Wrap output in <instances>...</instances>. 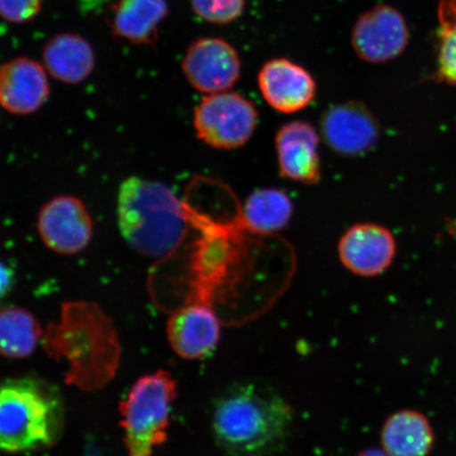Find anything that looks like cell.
<instances>
[{
    "label": "cell",
    "instance_id": "15",
    "mask_svg": "<svg viewBox=\"0 0 456 456\" xmlns=\"http://www.w3.org/2000/svg\"><path fill=\"white\" fill-rule=\"evenodd\" d=\"M50 95L45 68L19 57L0 67V106L15 116H30L42 110Z\"/></svg>",
    "mask_w": 456,
    "mask_h": 456
},
{
    "label": "cell",
    "instance_id": "16",
    "mask_svg": "<svg viewBox=\"0 0 456 456\" xmlns=\"http://www.w3.org/2000/svg\"><path fill=\"white\" fill-rule=\"evenodd\" d=\"M167 14V0H117L108 15V25L113 36L123 41L153 45Z\"/></svg>",
    "mask_w": 456,
    "mask_h": 456
},
{
    "label": "cell",
    "instance_id": "21",
    "mask_svg": "<svg viewBox=\"0 0 456 456\" xmlns=\"http://www.w3.org/2000/svg\"><path fill=\"white\" fill-rule=\"evenodd\" d=\"M437 79L456 85V0H441L438 4Z\"/></svg>",
    "mask_w": 456,
    "mask_h": 456
},
{
    "label": "cell",
    "instance_id": "19",
    "mask_svg": "<svg viewBox=\"0 0 456 456\" xmlns=\"http://www.w3.org/2000/svg\"><path fill=\"white\" fill-rule=\"evenodd\" d=\"M294 215V204L287 192L275 187L259 188L245 200L242 221L248 231L272 235L284 230Z\"/></svg>",
    "mask_w": 456,
    "mask_h": 456
},
{
    "label": "cell",
    "instance_id": "22",
    "mask_svg": "<svg viewBox=\"0 0 456 456\" xmlns=\"http://www.w3.org/2000/svg\"><path fill=\"white\" fill-rule=\"evenodd\" d=\"M193 12L215 25H227L243 13L245 0H191Z\"/></svg>",
    "mask_w": 456,
    "mask_h": 456
},
{
    "label": "cell",
    "instance_id": "8",
    "mask_svg": "<svg viewBox=\"0 0 456 456\" xmlns=\"http://www.w3.org/2000/svg\"><path fill=\"white\" fill-rule=\"evenodd\" d=\"M182 70L192 88L209 95L230 91L241 77L242 64L230 43L205 37L187 48Z\"/></svg>",
    "mask_w": 456,
    "mask_h": 456
},
{
    "label": "cell",
    "instance_id": "14",
    "mask_svg": "<svg viewBox=\"0 0 456 456\" xmlns=\"http://www.w3.org/2000/svg\"><path fill=\"white\" fill-rule=\"evenodd\" d=\"M258 87L267 105L284 114L305 110L317 94L312 74L288 59L266 61L258 73Z\"/></svg>",
    "mask_w": 456,
    "mask_h": 456
},
{
    "label": "cell",
    "instance_id": "18",
    "mask_svg": "<svg viewBox=\"0 0 456 456\" xmlns=\"http://www.w3.org/2000/svg\"><path fill=\"white\" fill-rule=\"evenodd\" d=\"M380 441L390 456H427L435 443V435L424 414L402 410L385 421Z\"/></svg>",
    "mask_w": 456,
    "mask_h": 456
},
{
    "label": "cell",
    "instance_id": "6",
    "mask_svg": "<svg viewBox=\"0 0 456 456\" xmlns=\"http://www.w3.org/2000/svg\"><path fill=\"white\" fill-rule=\"evenodd\" d=\"M258 121L253 102L231 91L205 96L193 111L198 138L218 151L238 150L248 144Z\"/></svg>",
    "mask_w": 456,
    "mask_h": 456
},
{
    "label": "cell",
    "instance_id": "7",
    "mask_svg": "<svg viewBox=\"0 0 456 456\" xmlns=\"http://www.w3.org/2000/svg\"><path fill=\"white\" fill-rule=\"evenodd\" d=\"M37 232L45 248L62 256L84 252L94 236V222L81 199L61 195L43 205Z\"/></svg>",
    "mask_w": 456,
    "mask_h": 456
},
{
    "label": "cell",
    "instance_id": "24",
    "mask_svg": "<svg viewBox=\"0 0 456 456\" xmlns=\"http://www.w3.org/2000/svg\"><path fill=\"white\" fill-rule=\"evenodd\" d=\"M15 283V275L12 269L0 261V299L12 290Z\"/></svg>",
    "mask_w": 456,
    "mask_h": 456
},
{
    "label": "cell",
    "instance_id": "23",
    "mask_svg": "<svg viewBox=\"0 0 456 456\" xmlns=\"http://www.w3.org/2000/svg\"><path fill=\"white\" fill-rule=\"evenodd\" d=\"M43 0H0V17L13 24H25L42 10Z\"/></svg>",
    "mask_w": 456,
    "mask_h": 456
},
{
    "label": "cell",
    "instance_id": "13",
    "mask_svg": "<svg viewBox=\"0 0 456 456\" xmlns=\"http://www.w3.org/2000/svg\"><path fill=\"white\" fill-rule=\"evenodd\" d=\"M167 333L176 355L186 361H200L213 354L219 344L221 326L212 306L197 301L171 314Z\"/></svg>",
    "mask_w": 456,
    "mask_h": 456
},
{
    "label": "cell",
    "instance_id": "20",
    "mask_svg": "<svg viewBox=\"0 0 456 456\" xmlns=\"http://www.w3.org/2000/svg\"><path fill=\"white\" fill-rule=\"evenodd\" d=\"M44 332L31 312L17 306L0 310V354L12 359L31 356Z\"/></svg>",
    "mask_w": 456,
    "mask_h": 456
},
{
    "label": "cell",
    "instance_id": "5",
    "mask_svg": "<svg viewBox=\"0 0 456 456\" xmlns=\"http://www.w3.org/2000/svg\"><path fill=\"white\" fill-rule=\"evenodd\" d=\"M178 384L168 370L142 376L119 404L124 443L129 456H152L168 438L171 407Z\"/></svg>",
    "mask_w": 456,
    "mask_h": 456
},
{
    "label": "cell",
    "instance_id": "1",
    "mask_svg": "<svg viewBox=\"0 0 456 456\" xmlns=\"http://www.w3.org/2000/svg\"><path fill=\"white\" fill-rule=\"evenodd\" d=\"M44 350L56 362H66L67 385L85 392L102 389L116 378L122 346L112 319L94 302L68 301L59 322L48 324Z\"/></svg>",
    "mask_w": 456,
    "mask_h": 456
},
{
    "label": "cell",
    "instance_id": "2",
    "mask_svg": "<svg viewBox=\"0 0 456 456\" xmlns=\"http://www.w3.org/2000/svg\"><path fill=\"white\" fill-rule=\"evenodd\" d=\"M293 409L283 397L265 386L236 384L213 409L215 441L233 456H262L277 452L287 440Z\"/></svg>",
    "mask_w": 456,
    "mask_h": 456
},
{
    "label": "cell",
    "instance_id": "25",
    "mask_svg": "<svg viewBox=\"0 0 456 456\" xmlns=\"http://www.w3.org/2000/svg\"><path fill=\"white\" fill-rule=\"evenodd\" d=\"M356 456H390L384 449H366L359 452Z\"/></svg>",
    "mask_w": 456,
    "mask_h": 456
},
{
    "label": "cell",
    "instance_id": "17",
    "mask_svg": "<svg viewBox=\"0 0 456 456\" xmlns=\"http://www.w3.org/2000/svg\"><path fill=\"white\" fill-rule=\"evenodd\" d=\"M45 70L61 83L77 85L94 70L93 47L77 34H59L45 44L43 51Z\"/></svg>",
    "mask_w": 456,
    "mask_h": 456
},
{
    "label": "cell",
    "instance_id": "9",
    "mask_svg": "<svg viewBox=\"0 0 456 456\" xmlns=\"http://www.w3.org/2000/svg\"><path fill=\"white\" fill-rule=\"evenodd\" d=\"M409 30L403 16L396 9L379 4L364 12L353 26L352 47L359 59L381 64L403 53Z\"/></svg>",
    "mask_w": 456,
    "mask_h": 456
},
{
    "label": "cell",
    "instance_id": "3",
    "mask_svg": "<svg viewBox=\"0 0 456 456\" xmlns=\"http://www.w3.org/2000/svg\"><path fill=\"white\" fill-rule=\"evenodd\" d=\"M117 215L125 242L148 258L174 252L187 232L185 205L167 185L141 176H129L119 185Z\"/></svg>",
    "mask_w": 456,
    "mask_h": 456
},
{
    "label": "cell",
    "instance_id": "4",
    "mask_svg": "<svg viewBox=\"0 0 456 456\" xmlns=\"http://www.w3.org/2000/svg\"><path fill=\"white\" fill-rule=\"evenodd\" d=\"M62 428L61 399L43 380L24 378L0 384V452L14 454L53 447Z\"/></svg>",
    "mask_w": 456,
    "mask_h": 456
},
{
    "label": "cell",
    "instance_id": "11",
    "mask_svg": "<svg viewBox=\"0 0 456 456\" xmlns=\"http://www.w3.org/2000/svg\"><path fill=\"white\" fill-rule=\"evenodd\" d=\"M338 256L347 271L359 277L380 275L392 265L396 242L387 227L376 224H356L342 233Z\"/></svg>",
    "mask_w": 456,
    "mask_h": 456
},
{
    "label": "cell",
    "instance_id": "10",
    "mask_svg": "<svg viewBox=\"0 0 456 456\" xmlns=\"http://www.w3.org/2000/svg\"><path fill=\"white\" fill-rule=\"evenodd\" d=\"M321 134L330 150L339 156L361 157L378 142V118L361 102L349 101L330 107L321 118Z\"/></svg>",
    "mask_w": 456,
    "mask_h": 456
},
{
    "label": "cell",
    "instance_id": "12",
    "mask_svg": "<svg viewBox=\"0 0 456 456\" xmlns=\"http://www.w3.org/2000/svg\"><path fill=\"white\" fill-rule=\"evenodd\" d=\"M312 124L305 121L285 123L275 136L279 174L305 185H315L322 180L319 156L321 136Z\"/></svg>",
    "mask_w": 456,
    "mask_h": 456
}]
</instances>
